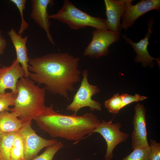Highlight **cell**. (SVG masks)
<instances>
[{
  "mask_svg": "<svg viewBox=\"0 0 160 160\" xmlns=\"http://www.w3.org/2000/svg\"><path fill=\"white\" fill-rule=\"evenodd\" d=\"M80 60L67 52L50 53L29 58L28 77L51 94L69 100V92L75 90L74 84L80 81Z\"/></svg>",
  "mask_w": 160,
  "mask_h": 160,
  "instance_id": "cell-1",
  "label": "cell"
},
{
  "mask_svg": "<svg viewBox=\"0 0 160 160\" xmlns=\"http://www.w3.org/2000/svg\"><path fill=\"white\" fill-rule=\"evenodd\" d=\"M53 106H47L34 120L40 129L53 137L78 141L93 133L101 122L91 113L81 116L75 113L62 114L55 112Z\"/></svg>",
  "mask_w": 160,
  "mask_h": 160,
  "instance_id": "cell-2",
  "label": "cell"
},
{
  "mask_svg": "<svg viewBox=\"0 0 160 160\" xmlns=\"http://www.w3.org/2000/svg\"><path fill=\"white\" fill-rule=\"evenodd\" d=\"M17 95L11 112L25 123L32 121L46 108V90L29 78L21 77L17 85Z\"/></svg>",
  "mask_w": 160,
  "mask_h": 160,
  "instance_id": "cell-3",
  "label": "cell"
},
{
  "mask_svg": "<svg viewBox=\"0 0 160 160\" xmlns=\"http://www.w3.org/2000/svg\"><path fill=\"white\" fill-rule=\"evenodd\" d=\"M49 18L67 24L76 30L87 26L96 29L108 30L106 20L92 16L76 7L68 0L63 1L61 8L56 13L49 15Z\"/></svg>",
  "mask_w": 160,
  "mask_h": 160,
  "instance_id": "cell-4",
  "label": "cell"
},
{
  "mask_svg": "<svg viewBox=\"0 0 160 160\" xmlns=\"http://www.w3.org/2000/svg\"><path fill=\"white\" fill-rule=\"evenodd\" d=\"M88 73L87 70L85 69L83 71V77L81 85L74 95L72 102L67 106V110L76 113L82 108L87 107L91 111H101V103L92 99V96L100 92V90L97 86L89 83Z\"/></svg>",
  "mask_w": 160,
  "mask_h": 160,
  "instance_id": "cell-5",
  "label": "cell"
},
{
  "mask_svg": "<svg viewBox=\"0 0 160 160\" xmlns=\"http://www.w3.org/2000/svg\"><path fill=\"white\" fill-rule=\"evenodd\" d=\"M120 33L107 29L94 30L92 40L85 48L83 55L93 59L107 55L110 46L119 40Z\"/></svg>",
  "mask_w": 160,
  "mask_h": 160,
  "instance_id": "cell-6",
  "label": "cell"
},
{
  "mask_svg": "<svg viewBox=\"0 0 160 160\" xmlns=\"http://www.w3.org/2000/svg\"><path fill=\"white\" fill-rule=\"evenodd\" d=\"M121 126L120 122L113 123L112 121L106 122L102 119L93 132L100 133L106 141L107 147L104 160H112L115 148L129 137V134L120 130Z\"/></svg>",
  "mask_w": 160,
  "mask_h": 160,
  "instance_id": "cell-7",
  "label": "cell"
},
{
  "mask_svg": "<svg viewBox=\"0 0 160 160\" xmlns=\"http://www.w3.org/2000/svg\"><path fill=\"white\" fill-rule=\"evenodd\" d=\"M31 123H25L18 132L23 140L24 160H31L43 148L58 141L55 139H45L38 135L32 127Z\"/></svg>",
  "mask_w": 160,
  "mask_h": 160,
  "instance_id": "cell-8",
  "label": "cell"
},
{
  "mask_svg": "<svg viewBox=\"0 0 160 160\" xmlns=\"http://www.w3.org/2000/svg\"><path fill=\"white\" fill-rule=\"evenodd\" d=\"M154 21L153 17L149 18L146 23L148 30L145 37L138 42L135 43L133 41L125 35L123 34L122 36L125 42L130 45L135 51L136 55L135 59V61L137 63L140 62L144 67L153 66L154 65V60H156L158 65L160 66V59L152 57L148 50V45L150 44L149 40L153 32V26Z\"/></svg>",
  "mask_w": 160,
  "mask_h": 160,
  "instance_id": "cell-9",
  "label": "cell"
},
{
  "mask_svg": "<svg viewBox=\"0 0 160 160\" xmlns=\"http://www.w3.org/2000/svg\"><path fill=\"white\" fill-rule=\"evenodd\" d=\"M132 0H127L124 12L122 17V28L126 31L132 26L139 17L153 10H160V0H142L132 5Z\"/></svg>",
  "mask_w": 160,
  "mask_h": 160,
  "instance_id": "cell-10",
  "label": "cell"
},
{
  "mask_svg": "<svg viewBox=\"0 0 160 160\" xmlns=\"http://www.w3.org/2000/svg\"><path fill=\"white\" fill-rule=\"evenodd\" d=\"M135 111L132 121L133 129L131 135L133 150L149 145L147 139L145 108L143 104L138 103L135 107Z\"/></svg>",
  "mask_w": 160,
  "mask_h": 160,
  "instance_id": "cell-11",
  "label": "cell"
},
{
  "mask_svg": "<svg viewBox=\"0 0 160 160\" xmlns=\"http://www.w3.org/2000/svg\"><path fill=\"white\" fill-rule=\"evenodd\" d=\"M23 77H25V71L16 59L10 66L0 68V93H5L6 89H9L17 95V84Z\"/></svg>",
  "mask_w": 160,
  "mask_h": 160,
  "instance_id": "cell-12",
  "label": "cell"
},
{
  "mask_svg": "<svg viewBox=\"0 0 160 160\" xmlns=\"http://www.w3.org/2000/svg\"><path fill=\"white\" fill-rule=\"evenodd\" d=\"M32 11L31 17L45 32L49 41L54 46L55 44L50 31L51 24L47 7L49 5L53 6L54 1L52 0H31Z\"/></svg>",
  "mask_w": 160,
  "mask_h": 160,
  "instance_id": "cell-13",
  "label": "cell"
},
{
  "mask_svg": "<svg viewBox=\"0 0 160 160\" xmlns=\"http://www.w3.org/2000/svg\"><path fill=\"white\" fill-rule=\"evenodd\" d=\"M127 0H104L108 30L120 33L122 28L120 21L125 9Z\"/></svg>",
  "mask_w": 160,
  "mask_h": 160,
  "instance_id": "cell-14",
  "label": "cell"
},
{
  "mask_svg": "<svg viewBox=\"0 0 160 160\" xmlns=\"http://www.w3.org/2000/svg\"><path fill=\"white\" fill-rule=\"evenodd\" d=\"M8 34L15 48L17 55L16 59L24 69L25 77L29 78L30 72L28 70V63L29 58L28 57L26 46L28 37L26 36L23 38L22 35L18 34L13 28L8 31Z\"/></svg>",
  "mask_w": 160,
  "mask_h": 160,
  "instance_id": "cell-15",
  "label": "cell"
},
{
  "mask_svg": "<svg viewBox=\"0 0 160 160\" xmlns=\"http://www.w3.org/2000/svg\"><path fill=\"white\" fill-rule=\"evenodd\" d=\"M25 124L11 112L4 111L0 112V130L3 132H17Z\"/></svg>",
  "mask_w": 160,
  "mask_h": 160,
  "instance_id": "cell-16",
  "label": "cell"
},
{
  "mask_svg": "<svg viewBox=\"0 0 160 160\" xmlns=\"http://www.w3.org/2000/svg\"><path fill=\"white\" fill-rule=\"evenodd\" d=\"M17 132H2L0 144L1 160H10L11 150Z\"/></svg>",
  "mask_w": 160,
  "mask_h": 160,
  "instance_id": "cell-17",
  "label": "cell"
},
{
  "mask_svg": "<svg viewBox=\"0 0 160 160\" xmlns=\"http://www.w3.org/2000/svg\"><path fill=\"white\" fill-rule=\"evenodd\" d=\"M10 160H24V148L23 138L18 132L11 150Z\"/></svg>",
  "mask_w": 160,
  "mask_h": 160,
  "instance_id": "cell-18",
  "label": "cell"
},
{
  "mask_svg": "<svg viewBox=\"0 0 160 160\" xmlns=\"http://www.w3.org/2000/svg\"><path fill=\"white\" fill-rule=\"evenodd\" d=\"M64 145L61 141L57 143L46 147L44 152L39 156L31 160H52L56 153L64 146Z\"/></svg>",
  "mask_w": 160,
  "mask_h": 160,
  "instance_id": "cell-19",
  "label": "cell"
},
{
  "mask_svg": "<svg viewBox=\"0 0 160 160\" xmlns=\"http://www.w3.org/2000/svg\"><path fill=\"white\" fill-rule=\"evenodd\" d=\"M133 150L129 155L120 160H151L149 145Z\"/></svg>",
  "mask_w": 160,
  "mask_h": 160,
  "instance_id": "cell-20",
  "label": "cell"
},
{
  "mask_svg": "<svg viewBox=\"0 0 160 160\" xmlns=\"http://www.w3.org/2000/svg\"><path fill=\"white\" fill-rule=\"evenodd\" d=\"M105 107L110 113L116 114L122 109V102L120 95L115 94L105 102Z\"/></svg>",
  "mask_w": 160,
  "mask_h": 160,
  "instance_id": "cell-21",
  "label": "cell"
},
{
  "mask_svg": "<svg viewBox=\"0 0 160 160\" xmlns=\"http://www.w3.org/2000/svg\"><path fill=\"white\" fill-rule=\"evenodd\" d=\"M16 96L12 92L0 93V112L4 111H10L9 106H14Z\"/></svg>",
  "mask_w": 160,
  "mask_h": 160,
  "instance_id": "cell-22",
  "label": "cell"
},
{
  "mask_svg": "<svg viewBox=\"0 0 160 160\" xmlns=\"http://www.w3.org/2000/svg\"><path fill=\"white\" fill-rule=\"evenodd\" d=\"M10 1L13 3L17 7L20 12L21 22L20 28L17 33L22 35L24 31L29 27V24L24 19L23 11L25 9L26 1V0H11Z\"/></svg>",
  "mask_w": 160,
  "mask_h": 160,
  "instance_id": "cell-23",
  "label": "cell"
},
{
  "mask_svg": "<svg viewBox=\"0 0 160 160\" xmlns=\"http://www.w3.org/2000/svg\"><path fill=\"white\" fill-rule=\"evenodd\" d=\"M120 95L122 102V108L133 102L143 101L147 98L146 96H141L137 94L133 95L124 93Z\"/></svg>",
  "mask_w": 160,
  "mask_h": 160,
  "instance_id": "cell-24",
  "label": "cell"
},
{
  "mask_svg": "<svg viewBox=\"0 0 160 160\" xmlns=\"http://www.w3.org/2000/svg\"><path fill=\"white\" fill-rule=\"evenodd\" d=\"M149 145L150 160H160V143L151 139Z\"/></svg>",
  "mask_w": 160,
  "mask_h": 160,
  "instance_id": "cell-25",
  "label": "cell"
},
{
  "mask_svg": "<svg viewBox=\"0 0 160 160\" xmlns=\"http://www.w3.org/2000/svg\"><path fill=\"white\" fill-rule=\"evenodd\" d=\"M7 45V41L2 36L1 31H0V55L4 53Z\"/></svg>",
  "mask_w": 160,
  "mask_h": 160,
  "instance_id": "cell-26",
  "label": "cell"
},
{
  "mask_svg": "<svg viewBox=\"0 0 160 160\" xmlns=\"http://www.w3.org/2000/svg\"><path fill=\"white\" fill-rule=\"evenodd\" d=\"M2 132L0 130V144L1 138V135L2 134Z\"/></svg>",
  "mask_w": 160,
  "mask_h": 160,
  "instance_id": "cell-27",
  "label": "cell"
},
{
  "mask_svg": "<svg viewBox=\"0 0 160 160\" xmlns=\"http://www.w3.org/2000/svg\"><path fill=\"white\" fill-rule=\"evenodd\" d=\"M75 160H82L81 159H80L77 158L76 159H75Z\"/></svg>",
  "mask_w": 160,
  "mask_h": 160,
  "instance_id": "cell-28",
  "label": "cell"
},
{
  "mask_svg": "<svg viewBox=\"0 0 160 160\" xmlns=\"http://www.w3.org/2000/svg\"><path fill=\"white\" fill-rule=\"evenodd\" d=\"M1 66V63H0V68Z\"/></svg>",
  "mask_w": 160,
  "mask_h": 160,
  "instance_id": "cell-29",
  "label": "cell"
},
{
  "mask_svg": "<svg viewBox=\"0 0 160 160\" xmlns=\"http://www.w3.org/2000/svg\"><path fill=\"white\" fill-rule=\"evenodd\" d=\"M0 160H1L0 159Z\"/></svg>",
  "mask_w": 160,
  "mask_h": 160,
  "instance_id": "cell-30",
  "label": "cell"
}]
</instances>
